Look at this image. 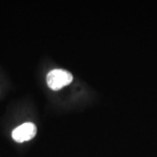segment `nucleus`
Instances as JSON below:
<instances>
[{
    "label": "nucleus",
    "mask_w": 157,
    "mask_h": 157,
    "mask_svg": "<svg viewBox=\"0 0 157 157\" xmlns=\"http://www.w3.org/2000/svg\"><path fill=\"white\" fill-rule=\"evenodd\" d=\"M72 81L73 75L67 71L62 69H54L49 72L46 76V82L48 86L54 91L62 89L64 86L69 85Z\"/></svg>",
    "instance_id": "obj_1"
},
{
    "label": "nucleus",
    "mask_w": 157,
    "mask_h": 157,
    "mask_svg": "<svg viewBox=\"0 0 157 157\" xmlns=\"http://www.w3.org/2000/svg\"><path fill=\"white\" fill-rule=\"evenodd\" d=\"M37 134V128L32 122H25L12 131V138L17 142H24L32 140Z\"/></svg>",
    "instance_id": "obj_2"
}]
</instances>
